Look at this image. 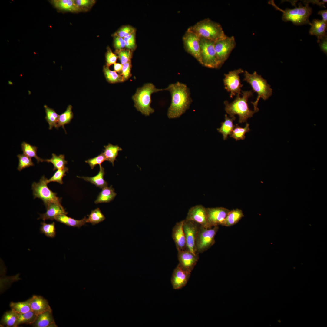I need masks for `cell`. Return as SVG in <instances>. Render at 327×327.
<instances>
[{"mask_svg":"<svg viewBox=\"0 0 327 327\" xmlns=\"http://www.w3.org/2000/svg\"><path fill=\"white\" fill-rule=\"evenodd\" d=\"M165 90L169 91L171 102L167 112L170 119L180 117L188 109L192 102L189 89L182 83L177 82L170 84Z\"/></svg>","mask_w":327,"mask_h":327,"instance_id":"cell-1","label":"cell"},{"mask_svg":"<svg viewBox=\"0 0 327 327\" xmlns=\"http://www.w3.org/2000/svg\"><path fill=\"white\" fill-rule=\"evenodd\" d=\"M252 90L242 91V97L240 94H237L235 99L229 103L227 101L224 102L225 110L230 117H234L236 115L239 117V122L242 123L246 122L247 119L253 117V114L256 112L251 110L247 103L248 99L253 95Z\"/></svg>","mask_w":327,"mask_h":327,"instance_id":"cell-2","label":"cell"},{"mask_svg":"<svg viewBox=\"0 0 327 327\" xmlns=\"http://www.w3.org/2000/svg\"><path fill=\"white\" fill-rule=\"evenodd\" d=\"M187 30L200 38L215 42L227 36L221 25L209 18L200 21L190 27Z\"/></svg>","mask_w":327,"mask_h":327,"instance_id":"cell-3","label":"cell"},{"mask_svg":"<svg viewBox=\"0 0 327 327\" xmlns=\"http://www.w3.org/2000/svg\"><path fill=\"white\" fill-rule=\"evenodd\" d=\"M244 78L243 81L249 83L252 88L254 92L258 94L256 101L251 102L254 107V111L257 112L259 111L257 107L258 102L260 98L264 100L268 99L272 94V89L268 84L266 80L263 78L256 71L253 74H250L246 71L244 72Z\"/></svg>","mask_w":327,"mask_h":327,"instance_id":"cell-4","label":"cell"},{"mask_svg":"<svg viewBox=\"0 0 327 327\" xmlns=\"http://www.w3.org/2000/svg\"><path fill=\"white\" fill-rule=\"evenodd\" d=\"M164 90V89L157 88L152 83L145 84L142 87L138 88L135 94L132 96L134 107L143 114L146 116H149L154 111L150 107L151 94Z\"/></svg>","mask_w":327,"mask_h":327,"instance_id":"cell-5","label":"cell"},{"mask_svg":"<svg viewBox=\"0 0 327 327\" xmlns=\"http://www.w3.org/2000/svg\"><path fill=\"white\" fill-rule=\"evenodd\" d=\"M271 4L276 8L283 12L282 20L285 22L290 21L294 25H298L309 24L311 25V23L309 20V17L312 12V8L309 6L308 3H305V6L299 3L298 7L293 9L287 8L285 10L281 9L274 3L273 1H270Z\"/></svg>","mask_w":327,"mask_h":327,"instance_id":"cell-6","label":"cell"},{"mask_svg":"<svg viewBox=\"0 0 327 327\" xmlns=\"http://www.w3.org/2000/svg\"><path fill=\"white\" fill-rule=\"evenodd\" d=\"M47 179L43 176L39 181L34 182L32 189L34 198H38L43 202L45 206L50 203H55L61 205V199L57 196V193L51 190L47 186Z\"/></svg>","mask_w":327,"mask_h":327,"instance_id":"cell-7","label":"cell"},{"mask_svg":"<svg viewBox=\"0 0 327 327\" xmlns=\"http://www.w3.org/2000/svg\"><path fill=\"white\" fill-rule=\"evenodd\" d=\"M218 226L206 228L200 225L197 236L195 246L197 252L202 253L207 250L215 243V237Z\"/></svg>","mask_w":327,"mask_h":327,"instance_id":"cell-8","label":"cell"},{"mask_svg":"<svg viewBox=\"0 0 327 327\" xmlns=\"http://www.w3.org/2000/svg\"><path fill=\"white\" fill-rule=\"evenodd\" d=\"M215 41L200 37V45L202 65L208 68L219 67L214 47Z\"/></svg>","mask_w":327,"mask_h":327,"instance_id":"cell-9","label":"cell"},{"mask_svg":"<svg viewBox=\"0 0 327 327\" xmlns=\"http://www.w3.org/2000/svg\"><path fill=\"white\" fill-rule=\"evenodd\" d=\"M236 45L235 39L233 36H227L215 42V49L219 67L227 59Z\"/></svg>","mask_w":327,"mask_h":327,"instance_id":"cell-10","label":"cell"},{"mask_svg":"<svg viewBox=\"0 0 327 327\" xmlns=\"http://www.w3.org/2000/svg\"><path fill=\"white\" fill-rule=\"evenodd\" d=\"M200 225L191 220H184L183 229L186 244V250L195 254H199L196 250L195 241Z\"/></svg>","mask_w":327,"mask_h":327,"instance_id":"cell-11","label":"cell"},{"mask_svg":"<svg viewBox=\"0 0 327 327\" xmlns=\"http://www.w3.org/2000/svg\"><path fill=\"white\" fill-rule=\"evenodd\" d=\"M244 72L241 68L231 71L224 74L223 80L225 88L230 92V97L232 98L236 94H241V88L243 86L240 82L239 74Z\"/></svg>","mask_w":327,"mask_h":327,"instance_id":"cell-12","label":"cell"},{"mask_svg":"<svg viewBox=\"0 0 327 327\" xmlns=\"http://www.w3.org/2000/svg\"><path fill=\"white\" fill-rule=\"evenodd\" d=\"M184 48L187 53L192 55L201 64L200 45V37L187 30L182 38Z\"/></svg>","mask_w":327,"mask_h":327,"instance_id":"cell-13","label":"cell"},{"mask_svg":"<svg viewBox=\"0 0 327 327\" xmlns=\"http://www.w3.org/2000/svg\"><path fill=\"white\" fill-rule=\"evenodd\" d=\"M186 219L194 221L206 228L212 227L208 222L206 209L202 205H197L190 208Z\"/></svg>","mask_w":327,"mask_h":327,"instance_id":"cell-14","label":"cell"},{"mask_svg":"<svg viewBox=\"0 0 327 327\" xmlns=\"http://www.w3.org/2000/svg\"><path fill=\"white\" fill-rule=\"evenodd\" d=\"M208 223L211 227L223 226L230 210L223 207L206 208Z\"/></svg>","mask_w":327,"mask_h":327,"instance_id":"cell-15","label":"cell"},{"mask_svg":"<svg viewBox=\"0 0 327 327\" xmlns=\"http://www.w3.org/2000/svg\"><path fill=\"white\" fill-rule=\"evenodd\" d=\"M178 265L185 270L191 273L199 259V254H195L184 250L178 251Z\"/></svg>","mask_w":327,"mask_h":327,"instance_id":"cell-16","label":"cell"},{"mask_svg":"<svg viewBox=\"0 0 327 327\" xmlns=\"http://www.w3.org/2000/svg\"><path fill=\"white\" fill-rule=\"evenodd\" d=\"M190 273L178 264L174 269L171 278L173 289H178L185 286L189 280Z\"/></svg>","mask_w":327,"mask_h":327,"instance_id":"cell-17","label":"cell"},{"mask_svg":"<svg viewBox=\"0 0 327 327\" xmlns=\"http://www.w3.org/2000/svg\"><path fill=\"white\" fill-rule=\"evenodd\" d=\"M184 220L177 223L172 229V236L177 251L186 250V239L183 229Z\"/></svg>","mask_w":327,"mask_h":327,"instance_id":"cell-18","label":"cell"},{"mask_svg":"<svg viewBox=\"0 0 327 327\" xmlns=\"http://www.w3.org/2000/svg\"><path fill=\"white\" fill-rule=\"evenodd\" d=\"M29 299L31 310L37 315L52 310L48 302L43 296L34 295Z\"/></svg>","mask_w":327,"mask_h":327,"instance_id":"cell-19","label":"cell"},{"mask_svg":"<svg viewBox=\"0 0 327 327\" xmlns=\"http://www.w3.org/2000/svg\"><path fill=\"white\" fill-rule=\"evenodd\" d=\"M45 206L47 210L46 212L40 214V217L38 219H42L44 221L47 220H52L58 215H66L68 213L62 205L55 203H50Z\"/></svg>","mask_w":327,"mask_h":327,"instance_id":"cell-20","label":"cell"},{"mask_svg":"<svg viewBox=\"0 0 327 327\" xmlns=\"http://www.w3.org/2000/svg\"><path fill=\"white\" fill-rule=\"evenodd\" d=\"M327 23L322 20L314 19L311 23V27L309 33L316 36L317 38V42L327 37Z\"/></svg>","mask_w":327,"mask_h":327,"instance_id":"cell-21","label":"cell"},{"mask_svg":"<svg viewBox=\"0 0 327 327\" xmlns=\"http://www.w3.org/2000/svg\"><path fill=\"white\" fill-rule=\"evenodd\" d=\"M34 327H57L52 315V310H49L37 315L31 325Z\"/></svg>","mask_w":327,"mask_h":327,"instance_id":"cell-22","label":"cell"},{"mask_svg":"<svg viewBox=\"0 0 327 327\" xmlns=\"http://www.w3.org/2000/svg\"><path fill=\"white\" fill-rule=\"evenodd\" d=\"M51 2L56 8L60 10L77 12L83 10L76 4L74 0H53Z\"/></svg>","mask_w":327,"mask_h":327,"instance_id":"cell-23","label":"cell"},{"mask_svg":"<svg viewBox=\"0 0 327 327\" xmlns=\"http://www.w3.org/2000/svg\"><path fill=\"white\" fill-rule=\"evenodd\" d=\"M99 166L100 170L96 175L91 177L78 176V177L82 178L86 181L89 182L101 188L102 189L107 187L108 183L104 178L105 174L104 168L101 165Z\"/></svg>","mask_w":327,"mask_h":327,"instance_id":"cell-24","label":"cell"},{"mask_svg":"<svg viewBox=\"0 0 327 327\" xmlns=\"http://www.w3.org/2000/svg\"><path fill=\"white\" fill-rule=\"evenodd\" d=\"M225 121L221 123V127L217 129L218 132L223 135L224 140H226L228 136L231 134L235 127L233 122L236 119L235 117H229L227 114H225Z\"/></svg>","mask_w":327,"mask_h":327,"instance_id":"cell-25","label":"cell"},{"mask_svg":"<svg viewBox=\"0 0 327 327\" xmlns=\"http://www.w3.org/2000/svg\"><path fill=\"white\" fill-rule=\"evenodd\" d=\"M54 220L68 226L78 228L81 227L87 223V218L85 217L78 220L69 217L66 214L58 215L55 217Z\"/></svg>","mask_w":327,"mask_h":327,"instance_id":"cell-26","label":"cell"},{"mask_svg":"<svg viewBox=\"0 0 327 327\" xmlns=\"http://www.w3.org/2000/svg\"><path fill=\"white\" fill-rule=\"evenodd\" d=\"M18 313L13 310L6 312L2 317L0 325L7 327H17Z\"/></svg>","mask_w":327,"mask_h":327,"instance_id":"cell-27","label":"cell"},{"mask_svg":"<svg viewBox=\"0 0 327 327\" xmlns=\"http://www.w3.org/2000/svg\"><path fill=\"white\" fill-rule=\"evenodd\" d=\"M116 193L111 186L106 187L102 189L97 199L95 201L96 204L108 203L112 200L116 195Z\"/></svg>","mask_w":327,"mask_h":327,"instance_id":"cell-28","label":"cell"},{"mask_svg":"<svg viewBox=\"0 0 327 327\" xmlns=\"http://www.w3.org/2000/svg\"><path fill=\"white\" fill-rule=\"evenodd\" d=\"M104 149L103 152L107 161L111 162L113 166L116 158L118 155V152L121 151L122 149L118 145H113L109 143L107 145L104 146Z\"/></svg>","mask_w":327,"mask_h":327,"instance_id":"cell-29","label":"cell"},{"mask_svg":"<svg viewBox=\"0 0 327 327\" xmlns=\"http://www.w3.org/2000/svg\"><path fill=\"white\" fill-rule=\"evenodd\" d=\"M244 216L243 211L241 209H236L229 212L223 226H230L237 223Z\"/></svg>","mask_w":327,"mask_h":327,"instance_id":"cell-30","label":"cell"},{"mask_svg":"<svg viewBox=\"0 0 327 327\" xmlns=\"http://www.w3.org/2000/svg\"><path fill=\"white\" fill-rule=\"evenodd\" d=\"M44 108L46 114L45 119L49 124V129L51 130L53 127L56 128L59 115L54 109L47 105H44Z\"/></svg>","mask_w":327,"mask_h":327,"instance_id":"cell-31","label":"cell"},{"mask_svg":"<svg viewBox=\"0 0 327 327\" xmlns=\"http://www.w3.org/2000/svg\"><path fill=\"white\" fill-rule=\"evenodd\" d=\"M72 107L69 105L66 111L59 116L57 123V129L62 127L66 131L64 128V125L69 124L73 117V114L72 111Z\"/></svg>","mask_w":327,"mask_h":327,"instance_id":"cell-32","label":"cell"},{"mask_svg":"<svg viewBox=\"0 0 327 327\" xmlns=\"http://www.w3.org/2000/svg\"><path fill=\"white\" fill-rule=\"evenodd\" d=\"M22 150L23 154L31 158L34 157L37 160L38 163L40 162L44 161V159L38 157L37 154V147L32 145L25 142H23L21 144Z\"/></svg>","mask_w":327,"mask_h":327,"instance_id":"cell-33","label":"cell"},{"mask_svg":"<svg viewBox=\"0 0 327 327\" xmlns=\"http://www.w3.org/2000/svg\"><path fill=\"white\" fill-rule=\"evenodd\" d=\"M103 71L107 81L110 83L114 84L124 81L122 76L115 71L111 70L107 66L103 67Z\"/></svg>","mask_w":327,"mask_h":327,"instance_id":"cell-34","label":"cell"},{"mask_svg":"<svg viewBox=\"0 0 327 327\" xmlns=\"http://www.w3.org/2000/svg\"><path fill=\"white\" fill-rule=\"evenodd\" d=\"M44 161L51 163L54 166V171L64 168L67 164V161L65 160L64 155L61 154L58 156L54 153L52 154L51 158L44 160Z\"/></svg>","mask_w":327,"mask_h":327,"instance_id":"cell-35","label":"cell"},{"mask_svg":"<svg viewBox=\"0 0 327 327\" xmlns=\"http://www.w3.org/2000/svg\"><path fill=\"white\" fill-rule=\"evenodd\" d=\"M11 309L19 314H22L31 310L30 299L22 302H11L9 304Z\"/></svg>","mask_w":327,"mask_h":327,"instance_id":"cell-36","label":"cell"},{"mask_svg":"<svg viewBox=\"0 0 327 327\" xmlns=\"http://www.w3.org/2000/svg\"><path fill=\"white\" fill-rule=\"evenodd\" d=\"M249 125L248 123H246L245 127L243 128L236 124L230 135V137L235 139L236 141L244 140L246 137L245 134L250 130Z\"/></svg>","mask_w":327,"mask_h":327,"instance_id":"cell-37","label":"cell"},{"mask_svg":"<svg viewBox=\"0 0 327 327\" xmlns=\"http://www.w3.org/2000/svg\"><path fill=\"white\" fill-rule=\"evenodd\" d=\"M37 316V315L31 310L24 314H18L17 327L22 324L31 325L35 321Z\"/></svg>","mask_w":327,"mask_h":327,"instance_id":"cell-38","label":"cell"},{"mask_svg":"<svg viewBox=\"0 0 327 327\" xmlns=\"http://www.w3.org/2000/svg\"><path fill=\"white\" fill-rule=\"evenodd\" d=\"M105 219L104 215L99 208L92 210L87 218L86 222L91 223L94 225L103 221Z\"/></svg>","mask_w":327,"mask_h":327,"instance_id":"cell-39","label":"cell"},{"mask_svg":"<svg viewBox=\"0 0 327 327\" xmlns=\"http://www.w3.org/2000/svg\"><path fill=\"white\" fill-rule=\"evenodd\" d=\"M41 225L40 229L41 233L48 237L53 238L55 236L56 229L54 222L51 223H47L44 221L41 223Z\"/></svg>","mask_w":327,"mask_h":327,"instance_id":"cell-40","label":"cell"},{"mask_svg":"<svg viewBox=\"0 0 327 327\" xmlns=\"http://www.w3.org/2000/svg\"><path fill=\"white\" fill-rule=\"evenodd\" d=\"M17 156L19 160V163L17 168L18 171H21L24 168L34 166V164L31 158L27 156L22 154H19Z\"/></svg>","mask_w":327,"mask_h":327,"instance_id":"cell-41","label":"cell"},{"mask_svg":"<svg viewBox=\"0 0 327 327\" xmlns=\"http://www.w3.org/2000/svg\"><path fill=\"white\" fill-rule=\"evenodd\" d=\"M68 170V168L66 167L61 169L58 170L49 179L47 180V182L48 183L50 182H54L58 183L61 184L63 183L62 178L66 175L65 173Z\"/></svg>","mask_w":327,"mask_h":327,"instance_id":"cell-42","label":"cell"},{"mask_svg":"<svg viewBox=\"0 0 327 327\" xmlns=\"http://www.w3.org/2000/svg\"><path fill=\"white\" fill-rule=\"evenodd\" d=\"M106 160L103 152L97 156L89 159L85 161V162L88 164L91 169H93L97 165H101V164Z\"/></svg>","mask_w":327,"mask_h":327,"instance_id":"cell-43","label":"cell"},{"mask_svg":"<svg viewBox=\"0 0 327 327\" xmlns=\"http://www.w3.org/2000/svg\"><path fill=\"white\" fill-rule=\"evenodd\" d=\"M117 53L121 64L123 65L130 61L132 54L129 50H118Z\"/></svg>","mask_w":327,"mask_h":327,"instance_id":"cell-44","label":"cell"},{"mask_svg":"<svg viewBox=\"0 0 327 327\" xmlns=\"http://www.w3.org/2000/svg\"><path fill=\"white\" fill-rule=\"evenodd\" d=\"M134 31L135 30L132 27L129 26H125L117 31L116 33V36L124 38L134 33Z\"/></svg>","mask_w":327,"mask_h":327,"instance_id":"cell-45","label":"cell"},{"mask_svg":"<svg viewBox=\"0 0 327 327\" xmlns=\"http://www.w3.org/2000/svg\"><path fill=\"white\" fill-rule=\"evenodd\" d=\"M118 57L108 48L106 54V66L109 67L111 65L114 64L116 63Z\"/></svg>","mask_w":327,"mask_h":327,"instance_id":"cell-46","label":"cell"},{"mask_svg":"<svg viewBox=\"0 0 327 327\" xmlns=\"http://www.w3.org/2000/svg\"><path fill=\"white\" fill-rule=\"evenodd\" d=\"M131 61L124 64L123 66L122 73L124 81L127 80L131 76Z\"/></svg>","mask_w":327,"mask_h":327,"instance_id":"cell-47","label":"cell"},{"mask_svg":"<svg viewBox=\"0 0 327 327\" xmlns=\"http://www.w3.org/2000/svg\"><path fill=\"white\" fill-rule=\"evenodd\" d=\"M126 47L128 49H133L135 46V33H133L124 38Z\"/></svg>","mask_w":327,"mask_h":327,"instance_id":"cell-48","label":"cell"},{"mask_svg":"<svg viewBox=\"0 0 327 327\" xmlns=\"http://www.w3.org/2000/svg\"><path fill=\"white\" fill-rule=\"evenodd\" d=\"M75 2L79 7L83 9L92 6L95 1L94 0H75Z\"/></svg>","mask_w":327,"mask_h":327,"instance_id":"cell-49","label":"cell"},{"mask_svg":"<svg viewBox=\"0 0 327 327\" xmlns=\"http://www.w3.org/2000/svg\"><path fill=\"white\" fill-rule=\"evenodd\" d=\"M114 45L115 48L118 50H121L125 46V43L124 38L116 36L114 38Z\"/></svg>","mask_w":327,"mask_h":327,"instance_id":"cell-50","label":"cell"},{"mask_svg":"<svg viewBox=\"0 0 327 327\" xmlns=\"http://www.w3.org/2000/svg\"><path fill=\"white\" fill-rule=\"evenodd\" d=\"M319 46L321 50L326 55L327 54V37L321 40L319 42Z\"/></svg>","mask_w":327,"mask_h":327,"instance_id":"cell-51","label":"cell"},{"mask_svg":"<svg viewBox=\"0 0 327 327\" xmlns=\"http://www.w3.org/2000/svg\"><path fill=\"white\" fill-rule=\"evenodd\" d=\"M318 14L322 16V20L325 23H327V10L320 11L318 12Z\"/></svg>","mask_w":327,"mask_h":327,"instance_id":"cell-52","label":"cell"},{"mask_svg":"<svg viewBox=\"0 0 327 327\" xmlns=\"http://www.w3.org/2000/svg\"><path fill=\"white\" fill-rule=\"evenodd\" d=\"M123 65L120 63H115L114 64V69L116 72L122 71Z\"/></svg>","mask_w":327,"mask_h":327,"instance_id":"cell-53","label":"cell"}]
</instances>
